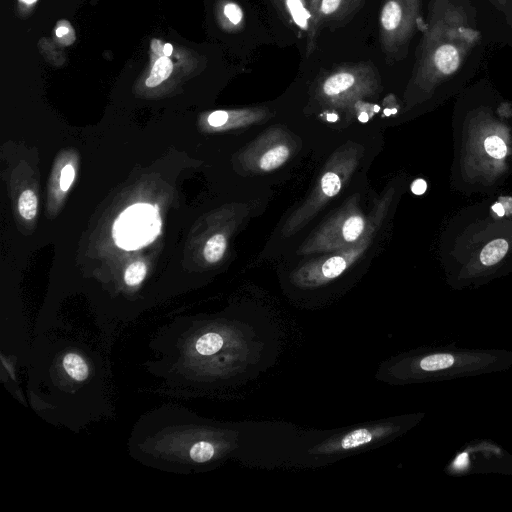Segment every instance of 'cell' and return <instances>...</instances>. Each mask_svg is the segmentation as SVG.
Returning <instances> with one entry per match:
<instances>
[{"instance_id":"9","label":"cell","mask_w":512,"mask_h":512,"mask_svg":"<svg viewBox=\"0 0 512 512\" xmlns=\"http://www.w3.org/2000/svg\"><path fill=\"white\" fill-rule=\"evenodd\" d=\"M366 0H321L319 26L339 27L350 21L364 6Z\"/></svg>"},{"instance_id":"29","label":"cell","mask_w":512,"mask_h":512,"mask_svg":"<svg viewBox=\"0 0 512 512\" xmlns=\"http://www.w3.org/2000/svg\"><path fill=\"white\" fill-rule=\"evenodd\" d=\"M273 4L277 8V10L284 16H286L284 9V0H272Z\"/></svg>"},{"instance_id":"8","label":"cell","mask_w":512,"mask_h":512,"mask_svg":"<svg viewBox=\"0 0 512 512\" xmlns=\"http://www.w3.org/2000/svg\"><path fill=\"white\" fill-rule=\"evenodd\" d=\"M271 117L266 107H248L237 110H217L207 117V124L213 129H234L265 121Z\"/></svg>"},{"instance_id":"1","label":"cell","mask_w":512,"mask_h":512,"mask_svg":"<svg viewBox=\"0 0 512 512\" xmlns=\"http://www.w3.org/2000/svg\"><path fill=\"white\" fill-rule=\"evenodd\" d=\"M364 154V147L349 141L338 147L325 163L315 185L287 218L282 234L290 237L308 224L327 203L337 196L349 182Z\"/></svg>"},{"instance_id":"5","label":"cell","mask_w":512,"mask_h":512,"mask_svg":"<svg viewBox=\"0 0 512 512\" xmlns=\"http://www.w3.org/2000/svg\"><path fill=\"white\" fill-rule=\"evenodd\" d=\"M299 139L282 126L271 127L240 153L245 172L262 174L284 165L298 150Z\"/></svg>"},{"instance_id":"12","label":"cell","mask_w":512,"mask_h":512,"mask_svg":"<svg viewBox=\"0 0 512 512\" xmlns=\"http://www.w3.org/2000/svg\"><path fill=\"white\" fill-rule=\"evenodd\" d=\"M62 365L71 379L82 382L88 378L89 367L81 355L75 352H68L63 357Z\"/></svg>"},{"instance_id":"24","label":"cell","mask_w":512,"mask_h":512,"mask_svg":"<svg viewBox=\"0 0 512 512\" xmlns=\"http://www.w3.org/2000/svg\"><path fill=\"white\" fill-rule=\"evenodd\" d=\"M379 110L376 105L364 102V100L357 102L351 111L355 112L358 120L361 122H367L371 119L375 112Z\"/></svg>"},{"instance_id":"2","label":"cell","mask_w":512,"mask_h":512,"mask_svg":"<svg viewBox=\"0 0 512 512\" xmlns=\"http://www.w3.org/2000/svg\"><path fill=\"white\" fill-rule=\"evenodd\" d=\"M381 76L371 61L345 63L321 73L314 87L316 100L331 109L351 111L354 105L376 96Z\"/></svg>"},{"instance_id":"33","label":"cell","mask_w":512,"mask_h":512,"mask_svg":"<svg viewBox=\"0 0 512 512\" xmlns=\"http://www.w3.org/2000/svg\"><path fill=\"white\" fill-rule=\"evenodd\" d=\"M21 1H23V2H25V3H29V4H30V3L35 2L36 0H21Z\"/></svg>"},{"instance_id":"17","label":"cell","mask_w":512,"mask_h":512,"mask_svg":"<svg viewBox=\"0 0 512 512\" xmlns=\"http://www.w3.org/2000/svg\"><path fill=\"white\" fill-rule=\"evenodd\" d=\"M223 346V338L215 332H208L199 337L195 343L198 354L209 356L218 352Z\"/></svg>"},{"instance_id":"13","label":"cell","mask_w":512,"mask_h":512,"mask_svg":"<svg viewBox=\"0 0 512 512\" xmlns=\"http://www.w3.org/2000/svg\"><path fill=\"white\" fill-rule=\"evenodd\" d=\"M228 246V239L225 233H215L205 243L203 249L204 259L214 264L219 262L225 255Z\"/></svg>"},{"instance_id":"32","label":"cell","mask_w":512,"mask_h":512,"mask_svg":"<svg viewBox=\"0 0 512 512\" xmlns=\"http://www.w3.org/2000/svg\"><path fill=\"white\" fill-rule=\"evenodd\" d=\"M68 32V29L64 26H60L56 29V35L58 37L64 36Z\"/></svg>"},{"instance_id":"3","label":"cell","mask_w":512,"mask_h":512,"mask_svg":"<svg viewBox=\"0 0 512 512\" xmlns=\"http://www.w3.org/2000/svg\"><path fill=\"white\" fill-rule=\"evenodd\" d=\"M392 198L388 190L375 202L368 216L367 228L362 237L343 249L329 253L306 262L292 274L295 283L301 286H316L339 277L351 265L358 261L372 243L387 213Z\"/></svg>"},{"instance_id":"6","label":"cell","mask_w":512,"mask_h":512,"mask_svg":"<svg viewBox=\"0 0 512 512\" xmlns=\"http://www.w3.org/2000/svg\"><path fill=\"white\" fill-rule=\"evenodd\" d=\"M417 0H383L379 13V43L386 61L401 56L412 29Z\"/></svg>"},{"instance_id":"26","label":"cell","mask_w":512,"mask_h":512,"mask_svg":"<svg viewBox=\"0 0 512 512\" xmlns=\"http://www.w3.org/2000/svg\"><path fill=\"white\" fill-rule=\"evenodd\" d=\"M306 1L309 5L311 14L313 16L315 26H316L317 30H319V27H320L319 26V7H320L321 0H306Z\"/></svg>"},{"instance_id":"21","label":"cell","mask_w":512,"mask_h":512,"mask_svg":"<svg viewBox=\"0 0 512 512\" xmlns=\"http://www.w3.org/2000/svg\"><path fill=\"white\" fill-rule=\"evenodd\" d=\"M147 267L143 261L131 263L125 270L124 281L128 286L139 285L145 278Z\"/></svg>"},{"instance_id":"25","label":"cell","mask_w":512,"mask_h":512,"mask_svg":"<svg viewBox=\"0 0 512 512\" xmlns=\"http://www.w3.org/2000/svg\"><path fill=\"white\" fill-rule=\"evenodd\" d=\"M75 177V170L71 164L66 165L61 172L60 188L62 191H67L73 183Z\"/></svg>"},{"instance_id":"22","label":"cell","mask_w":512,"mask_h":512,"mask_svg":"<svg viewBox=\"0 0 512 512\" xmlns=\"http://www.w3.org/2000/svg\"><path fill=\"white\" fill-rule=\"evenodd\" d=\"M214 446L208 441H198L189 451L190 458L196 463H204L214 455Z\"/></svg>"},{"instance_id":"30","label":"cell","mask_w":512,"mask_h":512,"mask_svg":"<svg viewBox=\"0 0 512 512\" xmlns=\"http://www.w3.org/2000/svg\"><path fill=\"white\" fill-rule=\"evenodd\" d=\"M492 210L498 215V216H504L505 214V210H504V207L502 206V204L500 203H495L493 206H492Z\"/></svg>"},{"instance_id":"20","label":"cell","mask_w":512,"mask_h":512,"mask_svg":"<svg viewBox=\"0 0 512 512\" xmlns=\"http://www.w3.org/2000/svg\"><path fill=\"white\" fill-rule=\"evenodd\" d=\"M223 16L228 22L229 27L238 29L243 26L244 12L235 2L228 1L222 7Z\"/></svg>"},{"instance_id":"4","label":"cell","mask_w":512,"mask_h":512,"mask_svg":"<svg viewBox=\"0 0 512 512\" xmlns=\"http://www.w3.org/2000/svg\"><path fill=\"white\" fill-rule=\"evenodd\" d=\"M367 223L368 216L360 208V198L353 195L305 239L297 253L309 255L343 249L362 237Z\"/></svg>"},{"instance_id":"7","label":"cell","mask_w":512,"mask_h":512,"mask_svg":"<svg viewBox=\"0 0 512 512\" xmlns=\"http://www.w3.org/2000/svg\"><path fill=\"white\" fill-rule=\"evenodd\" d=\"M158 213L150 205L138 204L125 210L114 224L113 236L118 246L136 249L152 241L159 232Z\"/></svg>"},{"instance_id":"18","label":"cell","mask_w":512,"mask_h":512,"mask_svg":"<svg viewBox=\"0 0 512 512\" xmlns=\"http://www.w3.org/2000/svg\"><path fill=\"white\" fill-rule=\"evenodd\" d=\"M37 204V196L32 190L27 189L23 191L18 200L20 215L25 220H33L37 214Z\"/></svg>"},{"instance_id":"23","label":"cell","mask_w":512,"mask_h":512,"mask_svg":"<svg viewBox=\"0 0 512 512\" xmlns=\"http://www.w3.org/2000/svg\"><path fill=\"white\" fill-rule=\"evenodd\" d=\"M487 153L497 159L503 158L507 153L504 141L498 136H490L484 141Z\"/></svg>"},{"instance_id":"10","label":"cell","mask_w":512,"mask_h":512,"mask_svg":"<svg viewBox=\"0 0 512 512\" xmlns=\"http://www.w3.org/2000/svg\"><path fill=\"white\" fill-rule=\"evenodd\" d=\"M286 16L302 32L306 34V55L309 56L316 48L318 30L306 0H284Z\"/></svg>"},{"instance_id":"31","label":"cell","mask_w":512,"mask_h":512,"mask_svg":"<svg viewBox=\"0 0 512 512\" xmlns=\"http://www.w3.org/2000/svg\"><path fill=\"white\" fill-rule=\"evenodd\" d=\"M172 50H173V48H172L171 44H169V43L165 44L163 47L164 56H167V57L170 56L172 53Z\"/></svg>"},{"instance_id":"16","label":"cell","mask_w":512,"mask_h":512,"mask_svg":"<svg viewBox=\"0 0 512 512\" xmlns=\"http://www.w3.org/2000/svg\"><path fill=\"white\" fill-rule=\"evenodd\" d=\"M173 70V64L167 56L160 57L152 67L151 73L146 80V86L153 88L166 80Z\"/></svg>"},{"instance_id":"11","label":"cell","mask_w":512,"mask_h":512,"mask_svg":"<svg viewBox=\"0 0 512 512\" xmlns=\"http://www.w3.org/2000/svg\"><path fill=\"white\" fill-rule=\"evenodd\" d=\"M435 67L443 74H451L457 70L460 58L457 49L450 44L439 46L433 54Z\"/></svg>"},{"instance_id":"15","label":"cell","mask_w":512,"mask_h":512,"mask_svg":"<svg viewBox=\"0 0 512 512\" xmlns=\"http://www.w3.org/2000/svg\"><path fill=\"white\" fill-rule=\"evenodd\" d=\"M456 363V357L450 353H435L421 359L420 368L424 371L446 370Z\"/></svg>"},{"instance_id":"14","label":"cell","mask_w":512,"mask_h":512,"mask_svg":"<svg viewBox=\"0 0 512 512\" xmlns=\"http://www.w3.org/2000/svg\"><path fill=\"white\" fill-rule=\"evenodd\" d=\"M508 251V243L504 239H495L488 243L480 253V260L490 266L499 262Z\"/></svg>"},{"instance_id":"19","label":"cell","mask_w":512,"mask_h":512,"mask_svg":"<svg viewBox=\"0 0 512 512\" xmlns=\"http://www.w3.org/2000/svg\"><path fill=\"white\" fill-rule=\"evenodd\" d=\"M372 440V434L369 430L361 428L345 435L341 440L343 449H351L369 443Z\"/></svg>"},{"instance_id":"27","label":"cell","mask_w":512,"mask_h":512,"mask_svg":"<svg viewBox=\"0 0 512 512\" xmlns=\"http://www.w3.org/2000/svg\"><path fill=\"white\" fill-rule=\"evenodd\" d=\"M427 189V184L423 179H416L411 185V191L416 195L423 194Z\"/></svg>"},{"instance_id":"28","label":"cell","mask_w":512,"mask_h":512,"mask_svg":"<svg viewBox=\"0 0 512 512\" xmlns=\"http://www.w3.org/2000/svg\"><path fill=\"white\" fill-rule=\"evenodd\" d=\"M151 47L156 54H158L160 56H162V54L164 55V53H163L164 45L162 46V44L159 40H157V39L152 40Z\"/></svg>"}]
</instances>
